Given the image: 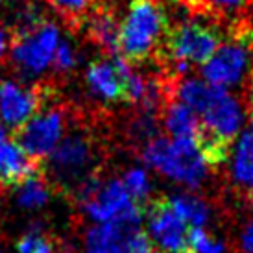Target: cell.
Wrapping results in <instances>:
<instances>
[{"label":"cell","instance_id":"5","mask_svg":"<svg viewBox=\"0 0 253 253\" xmlns=\"http://www.w3.org/2000/svg\"><path fill=\"white\" fill-rule=\"evenodd\" d=\"M78 200L82 202L87 214L98 224H107L115 220L141 222L144 214V207L135 204L120 179L102 183L98 176L92 177L78 190Z\"/></svg>","mask_w":253,"mask_h":253},{"label":"cell","instance_id":"8","mask_svg":"<svg viewBox=\"0 0 253 253\" xmlns=\"http://www.w3.org/2000/svg\"><path fill=\"white\" fill-rule=\"evenodd\" d=\"M57 42V26L48 21H42L36 28L26 32L13 30V44L7 59L21 74H39L52 63Z\"/></svg>","mask_w":253,"mask_h":253},{"label":"cell","instance_id":"29","mask_svg":"<svg viewBox=\"0 0 253 253\" xmlns=\"http://www.w3.org/2000/svg\"><path fill=\"white\" fill-rule=\"evenodd\" d=\"M4 141H7V135H6V129L2 127V124H0V144Z\"/></svg>","mask_w":253,"mask_h":253},{"label":"cell","instance_id":"2","mask_svg":"<svg viewBox=\"0 0 253 253\" xmlns=\"http://www.w3.org/2000/svg\"><path fill=\"white\" fill-rule=\"evenodd\" d=\"M142 159L146 165L163 176L176 179V181L200 187L207 176V165L196 146V141L190 137H157L144 144L142 148Z\"/></svg>","mask_w":253,"mask_h":253},{"label":"cell","instance_id":"30","mask_svg":"<svg viewBox=\"0 0 253 253\" xmlns=\"http://www.w3.org/2000/svg\"><path fill=\"white\" fill-rule=\"evenodd\" d=\"M250 131L253 133V119H252V127H250Z\"/></svg>","mask_w":253,"mask_h":253},{"label":"cell","instance_id":"23","mask_svg":"<svg viewBox=\"0 0 253 253\" xmlns=\"http://www.w3.org/2000/svg\"><path fill=\"white\" fill-rule=\"evenodd\" d=\"M126 248L127 253H157L154 242L150 240V237L142 231L141 227H137V229H133L127 235Z\"/></svg>","mask_w":253,"mask_h":253},{"label":"cell","instance_id":"1","mask_svg":"<svg viewBox=\"0 0 253 253\" xmlns=\"http://www.w3.org/2000/svg\"><path fill=\"white\" fill-rule=\"evenodd\" d=\"M167 17L157 0H131L127 15L120 21L119 56L127 63H142L163 42Z\"/></svg>","mask_w":253,"mask_h":253},{"label":"cell","instance_id":"10","mask_svg":"<svg viewBox=\"0 0 253 253\" xmlns=\"http://www.w3.org/2000/svg\"><path fill=\"white\" fill-rule=\"evenodd\" d=\"M54 92L46 84L22 89L13 82H0V120L13 131L19 129L54 98Z\"/></svg>","mask_w":253,"mask_h":253},{"label":"cell","instance_id":"31","mask_svg":"<svg viewBox=\"0 0 253 253\" xmlns=\"http://www.w3.org/2000/svg\"><path fill=\"white\" fill-rule=\"evenodd\" d=\"M0 253H2V250H0Z\"/></svg>","mask_w":253,"mask_h":253},{"label":"cell","instance_id":"24","mask_svg":"<svg viewBox=\"0 0 253 253\" xmlns=\"http://www.w3.org/2000/svg\"><path fill=\"white\" fill-rule=\"evenodd\" d=\"M239 250L240 253H253V218H250L246 225L242 227L239 237Z\"/></svg>","mask_w":253,"mask_h":253},{"label":"cell","instance_id":"3","mask_svg":"<svg viewBox=\"0 0 253 253\" xmlns=\"http://www.w3.org/2000/svg\"><path fill=\"white\" fill-rule=\"evenodd\" d=\"M220 44L222 34L218 28L200 22H183L165 32L157 57L165 65L172 63V69H167V72L183 76L190 63L204 65Z\"/></svg>","mask_w":253,"mask_h":253},{"label":"cell","instance_id":"16","mask_svg":"<svg viewBox=\"0 0 253 253\" xmlns=\"http://www.w3.org/2000/svg\"><path fill=\"white\" fill-rule=\"evenodd\" d=\"M50 198V185L46 181L44 174L37 172L26 181L19 185V194H17V204L22 209H39L48 202Z\"/></svg>","mask_w":253,"mask_h":253},{"label":"cell","instance_id":"12","mask_svg":"<svg viewBox=\"0 0 253 253\" xmlns=\"http://www.w3.org/2000/svg\"><path fill=\"white\" fill-rule=\"evenodd\" d=\"M141 227L137 220H115L98 224L87 233V253H127V235Z\"/></svg>","mask_w":253,"mask_h":253},{"label":"cell","instance_id":"7","mask_svg":"<svg viewBox=\"0 0 253 253\" xmlns=\"http://www.w3.org/2000/svg\"><path fill=\"white\" fill-rule=\"evenodd\" d=\"M65 119L67 115L61 104H44L26 124L15 129L13 142L28 157L42 163L63 137Z\"/></svg>","mask_w":253,"mask_h":253},{"label":"cell","instance_id":"4","mask_svg":"<svg viewBox=\"0 0 253 253\" xmlns=\"http://www.w3.org/2000/svg\"><path fill=\"white\" fill-rule=\"evenodd\" d=\"M56 148L48 154V170L65 189L78 190L87 181L96 177L92 163L96 161V148L91 135L84 131H72L59 139Z\"/></svg>","mask_w":253,"mask_h":253},{"label":"cell","instance_id":"17","mask_svg":"<svg viewBox=\"0 0 253 253\" xmlns=\"http://www.w3.org/2000/svg\"><path fill=\"white\" fill-rule=\"evenodd\" d=\"M50 6L56 9L72 30H80L85 26L87 17L96 6V0H46Z\"/></svg>","mask_w":253,"mask_h":253},{"label":"cell","instance_id":"22","mask_svg":"<svg viewBox=\"0 0 253 253\" xmlns=\"http://www.w3.org/2000/svg\"><path fill=\"white\" fill-rule=\"evenodd\" d=\"M190 248L194 253H224V244L211 239L202 227H190Z\"/></svg>","mask_w":253,"mask_h":253},{"label":"cell","instance_id":"25","mask_svg":"<svg viewBox=\"0 0 253 253\" xmlns=\"http://www.w3.org/2000/svg\"><path fill=\"white\" fill-rule=\"evenodd\" d=\"M11 44H13V30L0 24V61H7Z\"/></svg>","mask_w":253,"mask_h":253},{"label":"cell","instance_id":"21","mask_svg":"<svg viewBox=\"0 0 253 253\" xmlns=\"http://www.w3.org/2000/svg\"><path fill=\"white\" fill-rule=\"evenodd\" d=\"M50 65L54 67L56 74H65V72L74 69V65H76V50L72 48L71 42L67 41L57 42L56 52L52 56V63Z\"/></svg>","mask_w":253,"mask_h":253},{"label":"cell","instance_id":"19","mask_svg":"<svg viewBox=\"0 0 253 253\" xmlns=\"http://www.w3.org/2000/svg\"><path fill=\"white\" fill-rule=\"evenodd\" d=\"M124 189L127 190V194L131 196L135 204H139L141 207H144V204H148V194H150V183H148L146 172L141 169L129 170L124 179H122Z\"/></svg>","mask_w":253,"mask_h":253},{"label":"cell","instance_id":"15","mask_svg":"<svg viewBox=\"0 0 253 253\" xmlns=\"http://www.w3.org/2000/svg\"><path fill=\"white\" fill-rule=\"evenodd\" d=\"M163 96L165 98H163L159 115H161L163 126L167 129L169 137H172V139H177V137L196 139L200 133V127H202V122H200L196 113L174 96H167V94H163Z\"/></svg>","mask_w":253,"mask_h":253},{"label":"cell","instance_id":"18","mask_svg":"<svg viewBox=\"0 0 253 253\" xmlns=\"http://www.w3.org/2000/svg\"><path fill=\"white\" fill-rule=\"evenodd\" d=\"M170 202L174 205V209L177 211V214L187 220L190 225L194 227H202L209 218V207L204 200H200L198 196L192 194H181V196L170 198Z\"/></svg>","mask_w":253,"mask_h":253},{"label":"cell","instance_id":"11","mask_svg":"<svg viewBox=\"0 0 253 253\" xmlns=\"http://www.w3.org/2000/svg\"><path fill=\"white\" fill-rule=\"evenodd\" d=\"M41 170V163L28 157L17 142L4 141L0 144V185L2 187H19Z\"/></svg>","mask_w":253,"mask_h":253},{"label":"cell","instance_id":"14","mask_svg":"<svg viewBox=\"0 0 253 253\" xmlns=\"http://www.w3.org/2000/svg\"><path fill=\"white\" fill-rule=\"evenodd\" d=\"M87 85L106 102H124V82L111 59H94L85 74Z\"/></svg>","mask_w":253,"mask_h":253},{"label":"cell","instance_id":"13","mask_svg":"<svg viewBox=\"0 0 253 253\" xmlns=\"http://www.w3.org/2000/svg\"><path fill=\"white\" fill-rule=\"evenodd\" d=\"M85 24L89 26V39L98 48L104 50L109 57L119 56L117 42H119L120 19L115 7L109 4H96Z\"/></svg>","mask_w":253,"mask_h":253},{"label":"cell","instance_id":"26","mask_svg":"<svg viewBox=\"0 0 253 253\" xmlns=\"http://www.w3.org/2000/svg\"><path fill=\"white\" fill-rule=\"evenodd\" d=\"M252 0H207L209 7L218 6V7H235V9H240V7L248 6Z\"/></svg>","mask_w":253,"mask_h":253},{"label":"cell","instance_id":"27","mask_svg":"<svg viewBox=\"0 0 253 253\" xmlns=\"http://www.w3.org/2000/svg\"><path fill=\"white\" fill-rule=\"evenodd\" d=\"M246 102H248V111L253 119V69L248 76V84H246Z\"/></svg>","mask_w":253,"mask_h":253},{"label":"cell","instance_id":"9","mask_svg":"<svg viewBox=\"0 0 253 253\" xmlns=\"http://www.w3.org/2000/svg\"><path fill=\"white\" fill-rule=\"evenodd\" d=\"M150 240L161 253H194L190 248V225L183 220L169 196H157L146 204Z\"/></svg>","mask_w":253,"mask_h":253},{"label":"cell","instance_id":"20","mask_svg":"<svg viewBox=\"0 0 253 253\" xmlns=\"http://www.w3.org/2000/svg\"><path fill=\"white\" fill-rule=\"evenodd\" d=\"M19 253H54V246L37 227H34L28 235H24L19 244H17Z\"/></svg>","mask_w":253,"mask_h":253},{"label":"cell","instance_id":"28","mask_svg":"<svg viewBox=\"0 0 253 253\" xmlns=\"http://www.w3.org/2000/svg\"><path fill=\"white\" fill-rule=\"evenodd\" d=\"M246 198H248V202L253 205V183H250L246 187Z\"/></svg>","mask_w":253,"mask_h":253},{"label":"cell","instance_id":"6","mask_svg":"<svg viewBox=\"0 0 253 253\" xmlns=\"http://www.w3.org/2000/svg\"><path fill=\"white\" fill-rule=\"evenodd\" d=\"M253 52V28L248 22H239L231 30V41L220 44L204 65L205 82L216 87H231L244 78Z\"/></svg>","mask_w":253,"mask_h":253}]
</instances>
